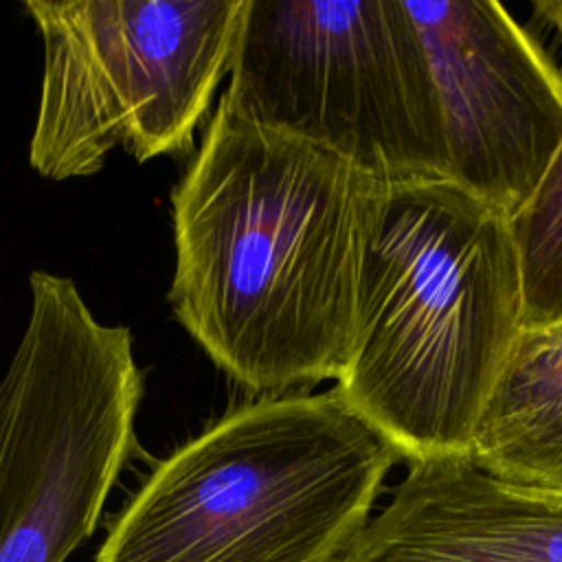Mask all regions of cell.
Returning a JSON list of instances; mask_svg holds the SVG:
<instances>
[{
  "instance_id": "obj_10",
  "label": "cell",
  "mask_w": 562,
  "mask_h": 562,
  "mask_svg": "<svg viewBox=\"0 0 562 562\" xmlns=\"http://www.w3.org/2000/svg\"><path fill=\"white\" fill-rule=\"evenodd\" d=\"M509 226L522 270V325L562 321V147Z\"/></svg>"
},
{
  "instance_id": "obj_5",
  "label": "cell",
  "mask_w": 562,
  "mask_h": 562,
  "mask_svg": "<svg viewBox=\"0 0 562 562\" xmlns=\"http://www.w3.org/2000/svg\"><path fill=\"white\" fill-rule=\"evenodd\" d=\"M222 99L382 184L448 180L441 108L397 0H244Z\"/></svg>"
},
{
  "instance_id": "obj_3",
  "label": "cell",
  "mask_w": 562,
  "mask_h": 562,
  "mask_svg": "<svg viewBox=\"0 0 562 562\" xmlns=\"http://www.w3.org/2000/svg\"><path fill=\"white\" fill-rule=\"evenodd\" d=\"M400 461L334 386L252 397L151 468L94 562H340Z\"/></svg>"
},
{
  "instance_id": "obj_11",
  "label": "cell",
  "mask_w": 562,
  "mask_h": 562,
  "mask_svg": "<svg viewBox=\"0 0 562 562\" xmlns=\"http://www.w3.org/2000/svg\"><path fill=\"white\" fill-rule=\"evenodd\" d=\"M531 9L540 20L551 24L562 40V0H538L531 4Z\"/></svg>"
},
{
  "instance_id": "obj_6",
  "label": "cell",
  "mask_w": 562,
  "mask_h": 562,
  "mask_svg": "<svg viewBox=\"0 0 562 562\" xmlns=\"http://www.w3.org/2000/svg\"><path fill=\"white\" fill-rule=\"evenodd\" d=\"M42 40L31 169L94 176L114 149L136 162L193 147L228 77L244 0H26Z\"/></svg>"
},
{
  "instance_id": "obj_1",
  "label": "cell",
  "mask_w": 562,
  "mask_h": 562,
  "mask_svg": "<svg viewBox=\"0 0 562 562\" xmlns=\"http://www.w3.org/2000/svg\"><path fill=\"white\" fill-rule=\"evenodd\" d=\"M384 187L220 97L169 193L173 318L255 397L336 380Z\"/></svg>"
},
{
  "instance_id": "obj_7",
  "label": "cell",
  "mask_w": 562,
  "mask_h": 562,
  "mask_svg": "<svg viewBox=\"0 0 562 562\" xmlns=\"http://www.w3.org/2000/svg\"><path fill=\"white\" fill-rule=\"evenodd\" d=\"M437 90L448 180L509 220L562 147V70L498 2H404Z\"/></svg>"
},
{
  "instance_id": "obj_9",
  "label": "cell",
  "mask_w": 562,
  "mask_h": 562,
  "mask_svg": "<svg viewBox=\"0 0 562 562\" xmlns=\"http://www.w3.org/2000/svg\"><path fill=\"white\" fill-rule=\"evenodd\" d=\"M468 459L503 483L562 494V321L520 327L474 424Z\"/></svg>"
},
{
  "instance_id": "obj_2",
  "label": "cell",
  "mask_w": 562,
  "mask_h": 562,
  "mask_svg": "<svg viewBox=\"0 0 562 562\" xmlns=\"http://www.w3.org/2000/svg\"><path fill=\"white\" fill-rule=\"evenodd\" d=\"M522 323L509 217L450 180L386 184L334 389L406 463L470 457L474 424Z\"/></svg>"
},
{
  "instance_id": "obj_8",
  "label": "cell",
  "mask_w": 562,
  "mask_h": 562,
  "mask_svg": "<svg viewBox=\"0 0 562 562\" xmlns=\"http://www.w3.org/2000/svg\"><path fill=\"white\" fill-rule=\"evenodd\" d=\"M340 562H562V494L503 483L468 457L413 461Z\"/></svg>"
},
{
  "instance_id": "obj_4",
  "label": "cell",
  "mask_w": 562,
  "mask_h": 562,
  "mask_svg": "<svg viewBox=\"0 0 562 562\" xmlns=\"http://www.w3.org/2000/svg\"><path fill=\"white\" fill-rule=\"evenodd\" d=\"M145 373L127 325L70 277L29 274V314L0 378V562H66L138 452Z\"/></svg>"
}]
</instances>
